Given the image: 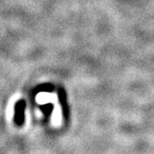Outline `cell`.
Masks as SVG:
<instances>
[{
  "instance_id": "cell-1",
  "label": "cell",
  "mask_w": 154,
  "mask_h": 154,
  "mask_svg": "<svg viewBox=\"0 0 154 154\" xmlns=\"http://www.w3.org/2000/svg\"><path fill=\"white\" fill-rule=\"evenodd\" d=\"M16 108H17V114H16V118H15V120L17 122V124H22V122H23V120H24V116H23V112H24V108H25V103H24V101H20V102H18L17 103V106H16Z\"/></svg>"
}]
</instances>
